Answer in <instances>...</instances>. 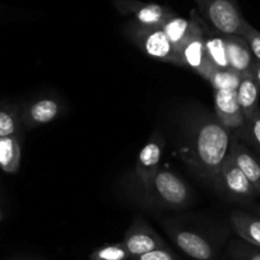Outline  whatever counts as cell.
<instances>
[{
	"mask_svg": "<svg viewBox=\"0 0 260 260\" xmlns=\"http://www.w3.org/2000/svg\"><path fill=\"white\" fill-rule=\"evenodd\" d=\"M125 34L152 59L181 67L179 55L161 27L143 26L130 21L125 27Z\"/></svg>",
	"mask_w": 260,
	"mask_h": 260,
	"instance_id": "2",
	"label": "cell"
},
{
	"mask_svg": "<svg viewBox=\"0 0 260 260\" xmlns=\"http://www.w3.org/2000/svg\"><path fill=\"white\" fill-rule=\"evenodd\" d=\"M136 260H179V257L166 246L146 252V254L136 257Z\"/></svg>",
	"mask_w": 260,
	"mask_h": 260,
	"instance_id": "26",
	"label": "cell"
},
{
	"mask_svg": "<svg viewBox=\"0 0 260 260\" xmlns=\"http://www.w3.org/2000/svg\"><path fill=\"white\" fill-rule=\"evenodd\" d=\"M230 129L209 115L199 117L189 129L182 158L198 176L221 186V167L230 152Z\"/></svg>",
	"mask_w": 260,
	"mask_h": 260,
	"instance_id": "1",
	"label": "cell"
},
{
	"mask_svg": "<svg viewBox=\"0 0 260 260\" xmlns=\"http://www.w3.org/2000/svg\"><path fill=\"white\" fill-rule=\"evenodd\" d=\"M21 142L17 134L0 138V169L7 174H16L21 166Z\"/></svg>",
	"mask_w": 260,
	"mask_h": 260,
	"instance_id": "18",
	"label": "cell"
},
{
	"mask_svg": "<svg viewBox=\"0 0 260 260\" xmlns=\"http://www.w3.org/2000/svg\"><path fill=\"white\" fill-rule=\"evenodd\" d=\"M132 260H136V259H132Z\"/></svg>",
	"mask_w": 260,
	"mask_h": 260,
	"instance_id": "30",
	"label": "cell"
},
{
	"mask_svg": "<svg viewBox=\"0 0 260 260\" xmlns=\"http://www.w3.org/2000/svg\"><path fill=\"white\" fill-rule=\"evenodd\" d=\"M89 260H132L129 252L125 249L122 242L105 245L97 247L89 255Z\"/></svg>",
	"mask_w": 260,
	"mask_h": 260,
	"instance_id": "21",
	"label": "cell"
},
{
	"mask_svg": "<svg viewBox=\"0 0 260 260\" xmlns=\"http://www.w3.org/2000/svg\"><path fill=\"white\" fill-rule=\"evenodd\" d=\"M230 218L232 227L242 240L260 247V218L242 212H235Z\"/></svg>",
	"mask_w": 260,
	"mask_h": 260,
	"instance_id": "19",
	"label": "cell"
},
{
	"mask_svg": "<svg viewBox=\"0 0 260 260\" xmlns=\"http://www.w3.org/2000/svg\"><path fill=\"white\" fill-rule=\"evenodd\" d=\"M147 192L153 195L161 206L169 208H184L191 198V190L184 180L175 172L162 169H158L152 177Z\"/></svg>",
	"mask_w": 260,
	"mask_h": 260,
	"instance_id": "3",
	"label": "cell"
},
{
	"mask_svg": "<svg viewBox=\"0 0 260 260\" xmlns=\"http://www.w3.org/2000/svg\"><path fill=\"white\" fill-rule=\"evenodd\" d=\"M11 260H40V259H34V257H14Z\"/></svg>",
	"mask_w": 260,
	"mask_h": 260,
	"instance_id": "28",
	"label": "cell"
},
{
	"mask_svg": "<svg viewBox=\"0 0 260 260\" xmlns=\"http://www.w3.org/2000/svg\"><path fill=\"white\" fill-rule=\"evenodd\" d=\"M241 79V74L232 69H217L211 74L208 82L212 84L214 91H226L239 88Z\"/></svg>",
	"mask_w": 260,
	"mask_h": 260,
	"instance_id": "20",
	"label": "cell"
},
{
	"mask_svg": "<svg viewBox=\"0 0 260 260\" xmlns=\"http://www.w3.org/2000/svg\"><path fill=\"white\" fill-rule=\"evenodd\" d=\"M0 221H2V211H0Z\"/></svg>",
	"mask_w": 260,
	"mask_h": 260,
	"instance_id": "29",
	"label": "cell"
},
{
	"mask_svg": "<svg viewBox=\"0 0 260 260\" xmlns=\"http://www.w3.org/2000/svg\"><path fill=\"white\" fill-rule=\"evenodd\" d=\"M18 124L19 117L14 110L0 109V138L17 134Z\"/></svg>",
	"mask_w": 260,
	"mask_h": 260,
	"instance_id": "22",
	"label": "cell"
},
{
	"mask_svg": "<svg viewBox=\"0 0 260 260\" xmlns=\"http://www.w3.org/2000/svg\"><path fill=\"white\" fill-rule=\"evenodd\" d=\"M59 114V101L54 99H41L24 107L21 120L27 129H32L54 121Z\"/></svg>",
	"mask_w": 260,
	"mask_h": 260,
	"instance_id": "13",
	"label": "cell"
},
{
	"mask_svg": "<svg viewBox=\"0 0 260 260\" xmlns=\"http://www.w3.org/2000/svg\"><path fill=\"white\" fill-rule=\"evenodd\" d=\"M226 42L227 57H229L230 68L237 72L241 76L251 73L254 59L246 40L240 35H226L223 34Z\"/></svg>",
	"mask_w": 260,
	"mask_h": 260,
	"instance_id": "12",
	"label": "cell"
},
{
	"mask_svg": "<svg viewBox=\"0 0 260 260\" xmlns=\"http://www.w3.org/2000/svg\"><path fill=\"white\" fill-rule=\"evenodd\" d=\"M179 56L181 67L191 69L192 72L198 73L207 81L214 72L212 65L209 64L208 57H207L206 45H204L203 21L198 14H195V26L192 29V34L190 35L187 41L180 49Z\"/></svg>",
	"mask_w": 260,
	"mask_h": 260,
	"instance_id": "5",
	"label": "cell"
},
{
	"mask_svg": "<svg viewBox=\"0 0 260 260\" xmlns=\"http://www.w3.org/2000/svg\"><path fill=\"white\" fill-rule=\"evenodd\" d=\"M121 242L132 259H136L152 250L166 247L164 239L143 218L139 217L134 219L132 226L127 229Z\"/></svg>",
	"mask_w": 260,
	"mask_h": 260,
	"instance_id": "8",
	"label": "cell"
},
{
	"mask_svg": "<svg viewBox=\"0 0 260 260\" xmlns=\"http://www.w3.org/2000/svg\"><path fill=\"white\" fill-rule=\"evenodd\" d=\"M240 36L246 40L252 52V56L256 59V61H260V32L252 26H250L246 21H244Z\"/></svg>",
	"mask_w": 260,
	"mask_h": 260,
	"instance_id": "23",
	"label": "cell"
},
{
	"mask_svg": "<svg viewBox=\"0 0 260 260\" xmlns=\"http://www.w3.org/2000/svg\"><path fill=\"white\" fill-rule=\"evenodd\" d=\"M166 231L172 239V241L175 242V245L191 259L216 260V247L202 234L176 226H167Z\"/></svg>",
	"mask_w": 260,
	"mask_h": 260,
	"instance_id": "7",
	"label": "cell"
},
{
	"mask_svg": "<svg viewBox=\"0 0 260 260\" xmlns=\"http://www.w3.org/2000/svg\"><path fill=\"white\" fill-rule=\"evenodd\" d=\"M237 92V101H239L241 111L244 114L245 120H249L254 116L257 111H260L259 107V93L260 89L257 84L255 83L251 73L242 76L240 82Z\"/></svg>",
	"mask_w": 260,
	"mask_h": 260,
	"instance_id": "17",
	"label": "cell"
},
{
	"mask_svg": "<svg viewBox=\"0 0 260 260\" xmlns=\"http://www.w3.org/2000/svg\"><path fill=\"white\" fill-rule=\"evenodd\" d=\"M195 14H197V12L192 11L190 19H185L182 17L177 16L176 13H174L161 26V28L166 34L167 39L170 40L177 55H179L182 45L187 41L190 35L192 34V29H194L195 26Z\"/></svg>",
	"mask_w": 260,
	"mask_h": 260,
	"instance_id": "15",
	"label": "cell"
},
{
	"mask_svg": "<svg viewBox=\"0 0 260 260\" xmlns=\"http://www.w3.org/2000/svg\"><path fill=\"white\" fill-rule=\"evenodd\" d=\"M165 149V138L159 132H154L151 138L146 143V146L141 149L138 154L136 165V174L139 181L144 186L146 191H148L149 184L152 177L154 176L159 169L162 154Z\"/></svg>",
	"mask_w": 260,
	"mask_h": 260,
	"instance_id": "9",
	"label": "cell"
},
{
	"mask_svg": "<svg viewBox=\"0 0 260 260\" xmlns=\"http://www.w3.org/2000/svg\"><path fill=\"white\" fill-rule=\"evenodd\" d=\"M232 260H260V251L246 245H236L231 250Z\"/></svg>",
	"mask_w": 260,
	"mask_h": 260,
	"instance_id": "25",
	"label": "cell"
},
{
	"mask_svg": "<svg viewBox=\"0 0 260 260\" xmlns=\"http://www.w3.org/2000/svg\"><path fill=\"white\" fill-rule=\"evenodd\" d=\"M214 109L216 117L227 129L239 130L246 122L237 101L236 89L214 91Z\"/></svg>",
	"mask_w": 260,
	"mask_h": 260,
	"instance_id": "11",
	"label": "cell"
},
{
	"mask_svg": "<svg viewBox=\"0 0 260 260\" xmlns=\"http://www.w3.org/2000/svg\"><path fill=\"white\" fill-rule=\"evenodd\" d=\"M219 189L229 192L232 198H251L254 197L255 187L252 186L251 182L247 180L244 172L239 169L230 153L224 158L223 164L221 167V186Z\"/></svg>",
	"mask_w": 260,
	"mask_h": 260,
	"instance_id": "10",
	"label": "cell"
},
{
	"mask_svg": "<svg viewBox=\"0 0 260 260\" xmlns=\"http://www.w3.org/2000/svg\"><path fill=\"white\" fill-rule=\"evenodd\" d=\"M251 76L260 89V61H255L251 69Z\"/></svg>",
	"mask_w": 260,
	"mask_h": 260,
	"instance_id": "27",
	"label": "cell"
},
{
	"mask_svg": "<svg viewBox=\"0 0 260 260\" xmlns=\"http://www.w3.org/2000/svg\"><path fill=\"white\" fill-rule=\"evenodd\" d=\"M203 31L207 57H208L212 68L214 71H217V69H231L230 68L229 57H227V49L223 34L218 32L217 29L216 32H211V29L206 26L204 22Z\"/></svg>",
	"mask_w": 260,
	"mask_h": 260,
	"instance_id": "16",
	"label": "cell"
},
{
	"mask_svg": "<svg viewBox=\"0 0 260 260\" xmlns=\"http://www.w3.org/2000/svg\"><path fill=\"white\" fill-rule=\"evenodd\" d=\"M112 4L122 16L133 17V21L143 26L161 27L175 13L169 7L141 0H112Z\"/></svg>",
	"mask_w": 260,
	"mask_h": 260,
	"instance_id": "6",
	"label": "cell"
},
{
	"mask_svg": "<svg viewBox=\"0 0 260 260\" xmlns=\"http://www.w3.org/2000/svg\"><path fill=\"white\" fill-rule=\"evenodd\" d=\"M202 16L218 32L240 35L242 18L236 0H194Z\"/></svg>",
	"mask_w": 260,
	"mask_h": 260,
	"instance_id": "4",
	"label": "cell"
},
{
	"mask_svg": "<svg viewBox=\"0 0 260 260\" xmlns=\"http://www.w3.org/2000/svg\"><path fill=\"white\" fill-rule=\"evenodd\" d=\"M229 153L255 190L260 192V162L241 143H239L237 139H231Z\"/></svg>",
	"mask_w": 260,
	"mask_h": 260,
	"instance_id": "14",
	"label": "cell"
},
{
	"mask_svg": "<svg viewBox=\"0 0 260 260\" xmlns=\"http://www.w3.org/2000/svg\"><path fill=\"white\" fill-rule=\"evenodd\" d=\"M241 129L246 130L249 139L260 151V111H257L254 116L246 120V122H245Z\"/></svg>",
	"mask_w": 260,
	"mask_h": 260,
	"instance_id": "24",
	"label": "cell"
}]
</instances>
